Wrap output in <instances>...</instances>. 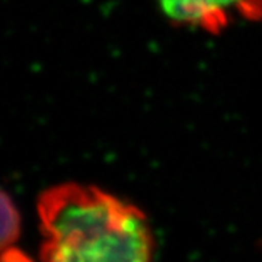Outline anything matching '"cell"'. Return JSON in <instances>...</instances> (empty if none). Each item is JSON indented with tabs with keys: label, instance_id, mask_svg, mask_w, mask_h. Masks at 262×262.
Segmentation results:
<instances>
[{
	"label": "cell",
	"instance_id": "6da1fadb",
	"mask_svg": "<svg viewBox=\"0 0 262 262\" xmlns=\"http://www.w3.org/2000/svg\"><path fill=\"white\" fill-rule=\"evenodd\" d=\"M39 262H153L155 234L128 200L80 182H61L37 200Z\"/></svg>",
	"mask_w": 262,
	"mask_h": 262
},
{
	"label": "cell",
	"instance_id": "7a4b0ae2",
	"mask_svg": "<svg viewBox=\"0 0 262 262\" xmlns=\"http://www.w3.org/2000/svg\"><path fill=\"white\" fill-rule=\"evenodd\" d=\"M169 24L220 35L236 22L262 20V0H153Z\"/></svg>",
	"mask_w": 262,
	"mask_h": 262
},
{
	"label": "cell",
	"instance_id": "3957f363",
	"mask_svg": "<svg viewBox=\"0 0 262 262\" xmlns=\"http://www.w3.org/2000/svg\"><path fill=\"white\" fill-rule=\"evenodd\" d=\"M0 215H2L0 246L2 249L15 246L22 233V219L13 196H10L6 191L2 192V198H0Z\"/></svg>",
	"mask_w": 262,
	"mask_h": 262
},
{
	"label": "cell",
	"instance_id": "277c9868",
	"mask_svg": "<svg viewBox=\"0 0 262 262\" xmlns=\"http://www.w3.org/2000/svg\"><path fill=\"white\" fill-rule=\"evenodd\" d=\"M2 262H35L29 255L20 251L18 246H10L2 249Z\"/></svg>",
	"mask_w": 262,
	"mask_h": 262
}]
</instances>
